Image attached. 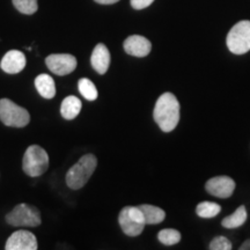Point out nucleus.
Instances as JSON below:
<instances>
[{
  "label": "nucleus",
  "instance_id": "obj_1",
  "mask_svg": "<svg viewBox=\"0 0 250 250\" xmlns=\"http://www.w3.org/2000/svg\"><path fill=\"white\" fill-rule=\"evenodd\" d=\"M153 116L164 132H171L180 121V103L176 96L171 93L162 94L155 103Z\"/></svg>",
  "mask_w": 250,
  "mask_h": 250
},
{
  "label": "nucleus",
  "instance_id": "obj_2",
  "mask_svg": "<svg viewBox=\"0 0 250 250\" xmlns=\"http://www.w3.org/2000/svg\"><path fill=\"white\" fill-rule=\"evenodd\" d=\"M98 166V159L93 154H86L66 174V184L72 190H79L92 176Z\"/></svg>",
  "mask_w": 250,
  "mask_h": 250
},
{
  "label": "nucleus",
  "instance_id": "obj_3",
  "mask_svg": "<svg viewBox=\"0 0 250 250\" xmlns=\"http://www.w3.org/2000/svg\"><path fill=\"white\" fill-rule=\"evenodd\" d=\"M49 167V156L39 145H31L23 155L22 168L28 176L37 177L44 174Z\"/></svg>",
  "mask_w": 250,
  "mask_h": 250
},
{
  "label": "nucleus",
  "instance_id": "obj_4",
  "mask_svg": "<svg viewBox=\"0 0 250 250\" xmlns=\"http://www.w3.org/2000/svg\"><path fill=\"white\" fill-rule=\"evenodd\" d=\"M226 43L232 54L243 55L250 51V21L243 20L233 26L228 33Z\"/></svg>",
  "mask_w": 250,
  "mask_h": 250
},
{
  "label": "nucleus",
  "instance_id": "obj_5",
  "mask_svg": "<svg viewBox=\"0 0 250 250\" xmlns=\"http://www.w3.org/2000/svg\"><path fill=\"white\" fill-rule=\"evenodd\" d=\"M0 121L7 126L23 127L30 122V115L20 105L8 99L0 100Z\"/></svg>",
  "mask_w": 250,
  "mask_h": 250
},
{
  "label": "nucleus",
  "instance_id": "obj_6",
  "mask_svg": "<svg viewBox=\"0 0 250 250\" xmlns=\"http://www.w3.org/2000/svg\"><path fill=\"white\" fill-rule=\"evenodd\" d=\"M6 221L12 226L36 227L42 223L41 213L35 206L19 204L6 215Z\"/></svg>",
  "mask_w": 250,
  "mask_h": 250
},
{
  "label": "nucleus",
  "instance_id": "obj_7",
  "mask_svg": "<svg viewBox=\"0 0 250 250\" xmlns=\"http://www.w3.org/2000/svg\"><path fill=\"white\" fill-rule=\"evenodd\" d=\"M118 223L127 236H138L146 226L142 210L134 206H126L121 211Z\"/></svg>",
  "mask_w": 250,
  "mask_h": 250
},
{
  "label": "nucleus",
  "instance_id": "obj_8",
  "mask_svg": "<svg viewBox=\"0 0 250 250\" xmlns=\"http://www.w3.org/2000/svg\"><path fill=\"white\" fill-rule=\"evenodd\" d=\"M46 66L57 76H67L76 70L77 58L68 54H55L45 58Z\"/></svg>",
  "mask_w": 250,
  "mask_h": 250
},
{
  "label": "nucleus",
  "instance_id": "obj_9",
  "mask_svg": "<svg viewBox=\"0 0 250 250\" xmlns=\"http://www.w3.org/2000/svg\"><path fill=\"white\" fill-rule=\"evenodd\" d=\"M205 189L210 195L218 198H229L235 190V182L228 176L212 177L206 182Z\"/></svg>",
  "mask_w": 250,
  "mask_h": 250
},
{
  "label": "nucleus",
  "instance_id": "obj_10",
  "mask_svg": "<svg viewBox=\"0 0 250 250\" xmlns=\"http://www.w3.org/2000/svg\"><path fill=\"white\" fill-rule=\"evenodd\" d=\"M37 239L31 232L21 229L17 230L6 241V250H36Z\"/></svg>",
  "mask_w": 250,
  "mask_h": 250
},
{
  "label": "nucleus",
  "instance_id": "obj_11",
  "mask_svg": "<svg viewBox=\"0 0 250 250\" xmlns=\"http://www.w3.org/2000/svg\"><path fill=\"white\" fill-rule=\"evenodd\" d=\"M124 50L127 55L143 58L149 55L152 50L151 42L146 37L140 35L129 36L124 41Z\"/></svg>",
  "mask_w": 250,
  "mask_h": 250
},
{
  "label": "nucleus",
  "instance_id": "obj_12",
  "mask_svg": "<svg viewBox=\"0 0 250 250\" xmlns=\"http://www.w3.org/2000/svg\"><path fill=\"white\" fill-rule=\"evenodd\" d=\"M26 56L23 55V52L19 51V50H11L2 57L0 67L6 73L15 74L22 71L26 67Z\"/></svg>",
  "mask_w": 250,
  "mask_h": 250
},
{
  "label": "nucleus",
  "instance_id": "obj_13",
  "mask_svg": "<svg viewBox=\"0 0 250 250\" xmlns=\"http://www.w3.org/2000/svg\"><path fill=\"white\" fill-rule=\"evenodd\" d=\"M90 62L98 73L104 74L108 71L109 65H110V52L107 46L102 43H100L94 48L92 57H90Z\"/></svg>",
  "mask_w": 250,
  "mask_h": 250
},
{
  "label": "nucleus",
  "instance_id": "obj_14",
  "mask_svg": "<svg viewBox=\"0 0 250 250\" xmlns=\"http://www.w3.org/2000/svg\"><path fill=\"white\" fill-rule=\"evenodd\" d=\"M81 107H83V103H81L79 98H77V96L74 95L67 96V98H65L62 102V116L64 117L65 120H74V118L80 114Z\"/></svg>",
  "mask_w": 250,
  "mask_h": 250
},
{
  "label": "nucleus",
  "instance_id": "obj_15",
  "mask_svg": "<svg viewBox=\"0 0 250 250\" xmlns=\"http://www.w3.org/2000/svg\"><path fill=\"white\" fill-rule=\"evenodd\" d=\"M35 87L40 95L44 99H52L56 95V83L49 74H40L35 79Z\"/></svg>",
  "mask_w": 250,
  "mask_h": 250
},
{
  "label": "nucleus",
  "instance_id": "obj_16",
  "mask_svg": "<svg viewBox=\"0 0 250 250\" xmlns=\"http://www.w3.org/2000/svg\"><path fill=\"white\" fill-rule=\"evenodd\" d=\"M138 208L143 212L144 220H145L146 225H156L162 223V221L165 220V211L162 210V208H158V206L144 204L138 206Z\"/></svg>",
  "mask_w": 250,
  "mask_h": 250
},
{
  "label": "nucleus",
  "instance_id": "obj_17",
  "mask_svg": "<svg viewBox=\"0 0 250 250\" xmlns=\"http://www.w3.org/2000/svg\"><path fill=\"white\" fill-rule=\"evenodd\" d=\"M247 217H248V214H247V210L245 206L242 205L240 206V208H237L236 211L234 212L233 214L228 215V217L223 219L221 225L226 228H237L242 226V225L246 223Z\"/></svg>",
  "mask_w": 250,
  "mask_h": 250
},
{
  "label": "nucleus",
  "instance_id": "obj_18",
  "mask_svg": "<svg viewBox=\"0 0 250 250\" xmlns=\"http://www.w3.org/2000/svg\"><path fill=\"white\" fill-rule=\"evenodd\" d=\"M221 211V206L213 202H203L199 203L196 208V213L198 217L210 219L214 218Z\"/></svg>",
  "mask_w": 250,
  "mask_h": 250
},
{
  "label": "nucleus",
  "instance_id": "obj_19",
  "mask_svg": "<svg viewBox=\"0 0 250 250\" xmlns=\"http://www.w3.org/2000/svg\"><path fill=\"white\" fill-rule=\"evenodd\" d=\"M78 87H79V92L81 95L86 100H88V101H95L98 99L99 93L93 81L87 79V78H83L78 83Z\"/></svg>",
  "mask_w": 250,
  "mask_h": 250
},
{
  "label": "nucleus",
  "instance_id": "obj_20",
  "mask_svg": "<svg viewBox=\"0 0 250 250\" xmlns=\"http://www.w3.org/2000/svg\"><path fill=\"white\" fill-rule=\"evenodd\" d=\"M158 239L162 245L165 246H174L180 242L181 233L179 230L173 229V228H166L162 229L158 234Z\"/></svg>",
  "mask_w": 250,
  "mask_h": 250
},
{
  "label": "nucleus",
  "instance_id": "obj_21",
  "mask_svg": "<svg viewBox=\"0 0 250 250\" xmlns=\"http://www.w3.org/2000/svg\"><path fill=\"white\" fill-rule=\"evenodd\" d=\"M12 1H13L14 7L22 14L31 15L36 13L39 9L37 0H12Z\"/></svg>",
  "mask_w": 250,
  "mask_h": 250
},
{
  "label": "nucleus",
  "instance_id": "obj_22",
  "mask_svg": "<svg viewBox=\"0 0 250 250\" xmlns=\"http://www.w3.org/2000/svg\"><path fill=\"white\" fill-rule=\"evenodd\" d=\"M232 248V242L225 236L214 237L210 243V247H208L210 250H230Z\"/></svg>",
  "mask_w": 250,
  "mask_h": 250
},
{
  "label": "nucleus",
  "instance_id": "obj_23",
  "mask_svg": "<svg viewBox=\"0 0 250 250\" xmlns=\"http://www.w3.org/2000/svg\"><path fill=\"white\" fill-rule=\"evenodd\" d=\"M154 0H130L131 6L134 9H144L148 6H151L153 4Z\"/></svg>",
  "mask_w": 250,
  "mask_h": 250
},
{
  "label": "nucleus",
  "instance_id": "obj_24",
  "mask_svg": "<svg viewBox=\"0 0 250 250\" xmlns=\"http://www.w3.org/2000/svg\"><path fill=\"white\" fill-rule=\"evenodd\" d=\"M94 1L101 5H112V4H116V2L120 1V0H94Z\"/></svg>",
  "mask_w": 250,
  "mask_h": 250
},
{
  "label": "nucleus",
  "instance_id": "obj_25",
  "mask_svg": "<svg viewBox=\"0 0 250 250\" xmlns=\"http://www.w3.org/2000/svg\"><path fill=\"white\" fill-rule=\"evenodd\" d=\"M240 250H250V239L242 243V246L240 247Z\"/></svg>",
  "mask_w": 250,
  "mask_h": 250
}]
</instances>
